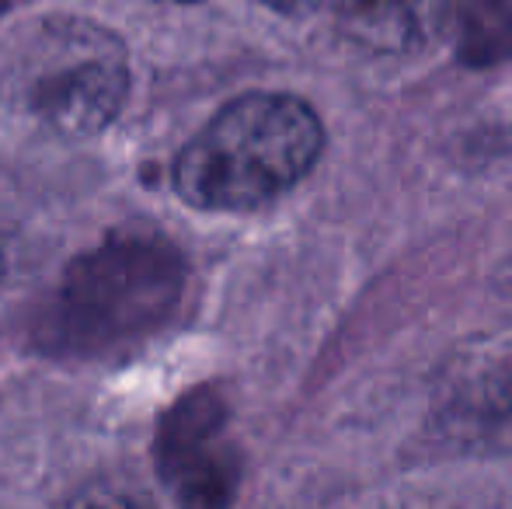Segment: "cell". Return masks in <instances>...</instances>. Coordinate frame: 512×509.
Segmentation results:
<instances>
[{
    "instance_id": "cell-7",
    "label": "cell",
    "mask_w": 512,
    "mask_h": 509,
    "mask_svg": "<svg viewBox=\"0 0 512 509\" xmlns=\"http://www.w3.org/2000/svg\"><path fill=\"white\" fill-rule=\"evenodd\" d=\"M453 49L471 67H499L512 60V0H453Z\"/></svg>"
},
{
    "instance_id": "cell-4",
    "label": "cell",
    "mask_w": 512,
    "mask_h": 509,
    "mask_svg": "<svg viewBox=\"0 0 512 509\" xmlns=\"http://www.w3.org/2000/svg\"><path fill=\"white\" fill-rule=\"evenodd\" d=\"M154 464L185 506H227L241 482V454L230 436L227 401L213 387L189 391L161 419Z\"/></svg>"
},
{
    "instance_id": "cell-2",
    "label": "cell",
    "mask_w": 512,
    "mask_h": 509,
    "mask_svg": "<svg viewBox=\"0 0 512 509\" xmlns=\"http://www.w3.org/2000/svg\"><path fill=\"white\" fill-rule=\"evenodd\" d=\"M189 286L185 255L161 234H112L67 265L39 318V342L60 356H112L168 325Z\"/></svg>"
},
{
    "instance_id": "cell-11",
    "label": "cell",
    "mask_w": 512,
    "mask_h": 509,
    "mask_svg": "<svg viewBox=\"0 0 512 509\" xmlns=\"http://www.w3.org/2000/svg\"><path fill=\"white\" fill-rule=\"evenodd\" d=\"M161 4H199V0H161Z\"/></svg>"
},
{
    "instance_id": "cell-5",
    "label": "cell",
    "mask_w": 512,
    "mask_h": 509,
    "mask_svg": "<svg viewBox=\"0 0 512 509\" xmlns=\"http://www.w3.org/2000/svg\"><path fill=\"white\" fill-rule=\"evenodd\" d=\"M432 429L464 454H512V342L453 370L436 398Z\"/></svg>"
},
{
    "instance_id": "cell-6",
    "label": "cell",
    "mask_w": 512,
    "mask_h": 509,
    "mask_svg": "<svg viewBox=\"0 0 512 509\" xmlns=\"http://www.w3.org/2000/svg\"><path fill=\"white\" fill-rule=\"evenodd\" d=\"M331 11L366 53L408 56L450 28L453 0H331Z\"/></svg>"
},
{
    "instance_id": "cell-12",
    "label": "cell",
    "mask_w": 512,
    "mask_h": 509,
    "mask_svg": "<svg viewBox=\"0 0 512 509\" xmlns=\"http://www.w3.org/2000/svg\"><path fill=\"white\" fill-rule=\"evenodd\" d=\"M4 7H7V0H0V11H4Z\"/></svg>"
},
{
    "instance_id": "cell-9",
    "label": "cell",
    "mask_w": 512,
    "mask_h": 509,
    "mask_svg": "<svg viewBox=\"0 0 512 509\" xmlns=\"http://www.w3.org/2000/svg\"><path fill=\"white\" fill-rule=\"evenodd\" d=\"M4 276H7V248H4V241H0V283H4Z\"/></svg>"
},
{
    "instance_id": "cell-1",
    "label": "cell",
    "mask_w": 512,
    "mask_h": 509,
    "mask_svg": "<svg viewBox=\"0 0 512 509\" xmlns=\"http://www.w3.org/2000/svg\"><path fill=\"white\" fill-rule=\"evenodd\" d=\"M321 154V116L304 98L251 91L223 105L185 143L171 182L192 210L248 213L304 182Z\"/></svg>"
},
{
    "instance_id": "cell-8",
    "label": "cell",
    "mask_w": 512,
    "mask_h": 509,
    "mask_svg": "<svg viewBox=\"0 0 512 509\" xmlns=\"http://www.w3.org/2000/svg\"><path fill=\"white\" fill-rule=\"evenodd\" d=\"M262 4L279 14H300V11H307V7H314L317 0H262Z\"/></svg>"
},
{
    "instance_id": "cell-10",
    "label": "cell",
    "mask_w": 512,
    "mask_h": 509,
    "mask_svg": "<svg viewBox=\"0 0 512 509\" xmlns=\"http://www.w3.org/2000/svg\"><path fill=\"white\" fill-rule=\"evenodd\" d=\"M502 283H506V290L512 293V258H509V265H506V272H502Z\"/></svg>"
},
{
    "instance_id": "cell-3",
    "label": "cell",
    "mask_w": 512,
    "mask_h": 509,
    "mask_svg": "<svg viewBox=\"0 0 512 509\" xmlns=\"http://www.w3.org/2000/svg\"><path fill=\"white\" fill-rule=\"evenodd\" d=\"M129 60L119 35L95 21L46 18L21 32L4 63V98L56 136H95L122 112Z\"/></svg>"
}]
</instances>
